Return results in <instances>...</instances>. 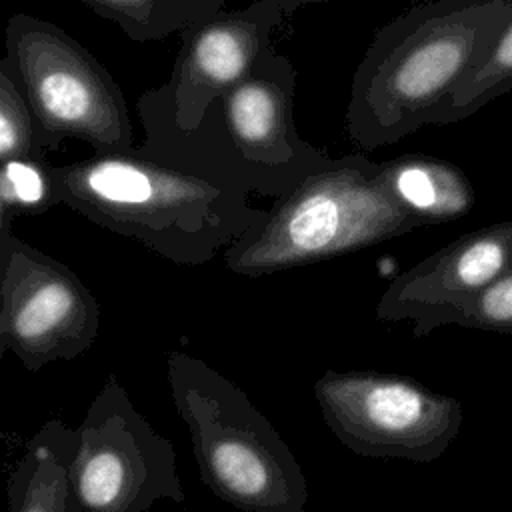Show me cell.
Listing matches in <instances>:
<instances>
[{
    "label": "cell",
    "mask_w": 512,
    "mask_h": 512,
    "mask_svg": "<svg viewBox=\"0 0 512 512\" xmlns=\"http://www.w3.org/2000/svg\"><path fill=\"white\" fill-rule=\"evenodd\" d=\"M58 204L178 266H200L266 220L232 184L130 152L48 164Z\"/></svg>",
    "instance_id": "cell-1"
},
{
    "label": "cell",
    "mask_w": 512,
    "mask_h": 512,
    "mask_svg": "<svg viewBox=\"0 0 512 512\" xmlns=\"http://www.w3.org/2000/svg\"><path fill=\"white\" fill-rule=\"evenodd\" d=\"M512 16V0H434L384 24L352 78L346 130L366 150L434 124Z\"/></svg>",
    "instance_id": "cell-2"
},
{
    "label": "cell",
    "mask_w": 512,
    "mask_h": 512,
    "mask_svg": "<svg viewBox=\"0 0 512 512\" xmlns=\"http://www.w3.org/2000/svg\"><path fill=\"white\" fill-rule=\"evenodd\" d=\"M296 66L274 48L218 100L190 134L140 122L136 150L250 194L282 198L330 156L304 140L294 122Z\"/></svg>",
    "instance_id": "cell-3"
},
{
    "label": "cell",
    "mask_w": 512,
    "mask_h": 512,
    "mask_svg": "<svg viewBox=\"0 0 512 512\" xmlns=\"http://www.w3.org/2000/svg\"><path fill=\"white\" fill-rule=\"evenodd\" d=\"M166 378L214 496L244 512H304L308 484L296 456L232 380L184 350L168 352Z\"/></svg>",
    "instance_id": "cell-4"
},
{
    "label": "cell",
    "mask_w": 512,
    "mask_h": 512,
    "mask_svg": "<svg viewBox=\"0 0 512 512\" xmlns=\"http://www.w3.org/2000/svg\"><path fill=\"white\" fill-rule=\"evenodd\" d=\"M416 228L420 224L384 186L380 162L346 154L278 198L262 226L232 244L222 260L232 274L256 278L358 252Z\"/></svg>",
    "instance_id": "cell-5"
},
{
    "label": "cell",
    "mask_w": 512,
    "mask_h": 512,
    "mask_svg": "<svg viewBox=\"0 0 512 512\" xmlns=\"http://www.w3.org/2000/svg\"><path fill=\"white\" fill-rule=\"evenodd\" d=\"M4 46L38 122L44 150L56 148L64 138L88 142L100 154L136 148L118 82L66 30L32 14H14L4 30Z\"/></svg>",
    "instance_id": "cell-6"
},
{
    "label": "cell",
    "mask_w": 512,
    "mask_h": 512,
    "mask_svg": "<svg viewBox=\"0 0 512 512\" xmlns=\"http://www.w3.org/2000/svg\"><path fill=\"white\" fill-rule=\"evenodd\" d=\"M314 396L332 434L366 458L428 464L456 440L464 408L422 382L374 370H326Z\"/></svg>",
    "instance_id": "cell-7"
},
{
    "label": "cell",
    "mask_w": 512,
    "mask_h": 512,
    "mask_svg": "<svg viewBox=\"0 0 512 512\" xmlns=\"http://www.w3.org/2000/svg\"><path fill=\"white\" fill-rule=\"evenodd\" d=\"M72 480L84 512H144L184 504L172 442L136 410L110 372L76 428Z\"/></svg>",
    "instance_id": "cell-8"
},
{
    "label": "cell",
    "mask_w": 512,
    "mask_h": 512,
    "mask_svg": "<svg viewBox=\"0 0 512 512\" xmlns=\"http://www.w3.org/2000/svg\"><path fill=\"white\" fill-rule=\"evenodd\" d=\"M0 326L6 348L36 372L90 350L100 332V306L72 268L8 226L0 236Z\"/></svg>",
    "instance_id": "cell-9"
},
{
    "label": "cell",
    "mask_w": 512,
    "mask_h": 512,
    "mask_svg": "<svg viewBox=\"0 0 512 512\" xmlns=\"http://www.w3.org/2000/svg\"><path fill=\"white\" fill-rule=\"evenodd\" d=\"M304 4L306 0H258L220 12L182 34L170 78L138 98V120L176 134L194 132L210 104L272 50L278 26Z\"/></svg>",
    "instance_id": "cell-10"
},
{
    "label": "cell",
    "mask_w": 512,
    "mask_h": 512,
    "mask_svg": "<svg viewBox=\"0 0 512 512\" xmlns=\"http://www.w3.org/2000/svg\"><path fill=\"white\" fill-rule=\"evenodd\" d=\"M512 264V220L476 228L398 274L376 304L382 322L410 320L414 338L454 324Z\"/></svg>",
    "instance_id": "cell-11"
},
{
    "label": "cell",
    "mask_w": 512,
    "mask_h": 512,
    "mask_svg": "<svg viewBox=\"0 0 512 512\" xmlns=\"http://www.w3.org/2000/svg\"><path fill=\"white\" fill-rule=\"evenodd\" d=\"M76 428L54 418L26 442L6 482L10 512H84L72 480Z\"/></svg>",
    "instance_id": "cell-12"
},
{
    "label": "cell",
    "mask_w": 512,
    "mask_h": 512,
    "mask_svg": "<svg viewBox=\"0 0 512 512\" xmlns=\"http://www.w3.org/2000/svg\"><path fill=\"white\" fill-rule=\"evenodd\" d=\"M380 170L390 196L420 226L446 224L474 208V186L450 160L402 154L380 162Z\"/></svg>",
    "instance_id": "cell-13"
},
{
    "label": "cell",
    "mask_w": 512,
    "mask_h": 512,
    "mask_svg": "<svg viewBox=\"0 0 512 512\" xmlns=\"http://www.w3.org/2000/svg\"><path fill=\"white\" fill-rule=\"evenodd\" d=\"M82 6L120 26L134 42L186 34L224 12V0H82Z\"/></svg>",
    "instance_id": "cell-14"
},
{
    "label": "cell",
    "mask_w": 512,
    "mask_h": 512,
    "mask_svg": "<svg viewBox=\"0 0 512 512\" xmlns=\"http://www.w3.org/2000/svg\"><path fill=\"white\" fill-rule=\"evenodd\" d=\"M512 90V16L498 30L476 66L450 92L434 124L460 122Z\"/></svg>",
    "instance_id": "cell-15"
},
{
    "label": "cell",
    "mask_w": 512,
    "mask_h": 512,
    "mask_svg": "<svg viewBox=\"0 0 512 512\" xmlns=\"http://www.w3.org/2000/svg\"><path fill=\"white\" fill-rule=\"evenodd\" d=\"M46 150L30 102L10 62L0 58V166L10 162H46Z\"/></svg>",
    "instance_id": "cell-16"
},
{
    "label": "cell",
    "mask_w": 512,
    "mask_h": 512,
    "mask_svg": "<svg viewBox=\"0 0 512 512\" xmlns=\"http://www.w3.org/2000/svg\"><path fill=\"white\" fill-rule=\"evenodd\" d=\"M0 202L14 214H42L58 198L48 162H10L0 166Z\"/></svg>",
    "instance_id": "cell-17"
},
{
    "label": "cell",
    "mask_w": 512,
    "mask_h": 512,
    "mask_svg": "<svg viewBox=\"0 0 512 512\" xmlns=\"http://www.w3.org/2000/svg\"><path fill=\"white\" fill-rule=\"evenodd\" d=\"M454 324L512 336V264L464 308Z\"/></svg>",
    "instance_id": "cell-18"
},
{
    "label": "cell",
    "mask_w": 512,
    "mask_h": 512,
    "mask_svg": "<svg viewBox=\"0 0 512 512\" xmlns=\"http://www.w3.org/2000/svg\"><path fill=\"white\" fill-rule=\"evenodd\" d=\"M14 218H16V216H14L8 208H2V212H0V236H2V232L12 224Z\"/></svg>",
    "instance_id": "cell-19"
},
{
    "label": "cell",
    "mask_w": 512,
    "mask_h": 512,
    "mask_svg": "<svg viewBox=\"0 0 512 512\" xmlns=\"http://www.w3.org/2000/svg\"><path fill=\"white\" fill-rule=\"evenodd\" d=\"M2 348H6V344H4V336H2V326H0V358H2Z\"/></svg>",
    "instance_id": "cell-20"
}]
</instances>
